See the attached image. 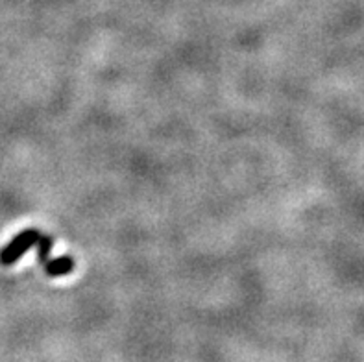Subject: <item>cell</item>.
Returning <instances> with one entry per match:
<instances>
[{"instance_id":"6da1fadb","label":"cell","mask_w":364,"mask_h":362,"mask_svg":"<svg viewBox=\"0 0 364 362\" xmlns=\"http://www.w3.org/2000/svg\"><path fill=\"white\" fill-rule=\"evenodd\" d=\"M39 230L36 228H28V230L21 231L17 237L9 240L8 246L0 252V265L4 266H11L28 252V250H32L33 246L37 244V239H39Z\"/></svg>"},{"instance_id":"7a4b0ae2","label":"cell","mask_w":364,"mask_h":362,"mask_svg":"<svg viewBox=\"0 0 364 362\" xmlns=\"http://www.w3.org/2000/svg\"><path fill=\"white\" fill-rule=\"evenodd\" d=\"M45 272L50 277H61V275H67L74 270V259L70 255L58 257V259H48V261L43 265Z\"/></svg>"},{"instance_id":"3957f363","label":"cell","mask_w":364,"mask_h":362,"mask_svg":"<svg viewBox=\"0 0 364 362\" xmlns=\"http://www.w3.org/2000/svg\"><path fill=\"white\" fill-rule=\"evenodd\" d=\"M52 244H54V240H52L50 235H39V239H37L36 246L39 247V255H37V261L41 262V265H45V262L50 259Z\"/></svg>"}]
</instances>
